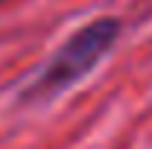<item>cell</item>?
<instances>
[{
  "mask_svg": "<svg viewBox=\"0 0 152 149\" xmlns=\"http://www.w3.org/2000/svg\"><path fill=\"white\" fill-rule=\"evenodd\" d=\"M117 38H120L117 18H96L85 23L26 79V85L20 88V99L47 102L58 93H64L67 88H73L79 79H85L114 50Z\"/></svg>",
  "mask_w": 152,
  "mask_h": 149,
  "instance_id": "cell-1",
  "label": "cell"
},
{
  "mask_svg": "<svg viewBox=\"0 0 152 149\" xmlns=\"http://www.w3.org/2000/svg\"><path fill=\"white\" fill-rule=\"evenodd\" d=\"M0 3H3V0H0Z\"/></svg>",
  "mask_w": 152,
  "mask_h": 149,
  "instance_id": "cell-2",
  "label": "cell"
}]
</instances>
